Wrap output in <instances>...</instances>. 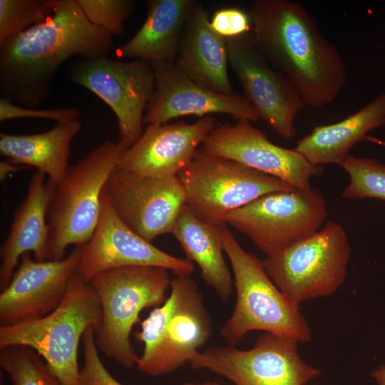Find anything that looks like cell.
Masks as SVG:
<instances>
[{
  "label": "cell",
  "instance_id": "cell-7",
  "mask_svg": "<svg viewBox=\"0 0 385 385\" xmlns=\"http://www.w3.org/2000/svg\"><path fill=\"white\" fill-rule=\"evenodd\" d=\"M168 270L153 266H127L93 276L90 283L101 309L95 331L98 349L121 366L137 365L130 333L142 310L160 306L166 299L171 279Z\"/></svg>",
  "mask_w": 385,
  "mask_h": 385
},
{
  "label": "cell",
  "instance_id": "cell-10",
  "mask_svg": "<svg viewBox=\"0 0 385 385\" xmlns=\"http://www.w3.org/2000/svg\"><path fill=\"white\" fill-rule=\"evenodd\" d=\"M327 216L324 197L311 186L262 195L230 212L225 221L269 256L316 233Z\"/></svg>",
  "mask_w": 385,
  "mask_h": 385
},
{
  "label": "cell",
  "instance_id": "cell-27",
  "mask_svg": "<svg viewBox=\"0 0 385 385\" xmlns=\"http://www.w3.org/2000/svg\"><path fill=\"white\" fill-rule=\"evenodd\" d=\"M350 181L342 197L347 199L374 198L385 200V165L374 158L347 155L339 164Z\"/></svg>",
  "mask_w": 385,
  "mask_h": 385
},
{
  "label": "cell",
  "instance_id": "cell-1",
  "mask_svg": "<svg viewBox=\"0 0 385 385\" xmlns=\"http://www.w3.org/2000/svg\"><path fill=\"white\" fill-rule=\"evenodd\" d=\"M53 13L0 45L2 98L27 108L49 93L57 68L68 58L106 56L113 35L91 23L76 0H53Z\"/></svg>",
  "mask_w": 385,
  "mask_h": 385
},
{
  "label": "cell",
  "instance_id": "cell-34",
  "mask_svg": "<svg viewBox=\"0 0 385 385\" xmlns=\"http://www.w3.org/2000/svg\"><path fill=\"white\" fill-rule=\"evenodd\" d=\"M371 376L378 385H385V365H381L379 368L373 370L371 372Z\"/></svg>",
  "mask_w": 385,
  "mask_h": 385
},
{
  "label": "cell",
  "instance_id": "cell-21",
  "mask_svg": "<svg viewBox=\"0 0 385 385\" xmlns=\"http://www.w3.org/2000/svg\"><path fill=\"white\" fill-rule=\"evenodd\" d=\"M174 63L202 86L225 95L235 93L227 72L226 40L211 27L206 9L199 3L184 26Z\"/></svg>",
  "mask_w": 385,
  "mask_h": 385
},
{
  "label": "cell",
  "instance_id": "cell-15",
  "mask_svg": "<svg viewBox=\"0 0 385 385\" xmlns=\"http://www.w3.org/2000/svg\"><path fill=\"white\" fill-rule=\"evenodd\" d=\"M106 190L120 219L148 242L171 234L186 205L185 192L178 176H142L115 168Z\"/></svg>",
  "mask_w": 385,
  "mask_h": 385
},
{
  "label": "cell",
  "instance_id": "cell-24",
  "mask_svg": "<svg viewBox=\"0 0 385 385\" xmlns=\"http://www.w3.org/2000/svg\"><path fill=\"white\" fill-rule=\"evenodd\" d=\"M222 227L203 221L185 205L171 234L187 259L198 266L205 283L227 302L232 292L233 279L224 257Z\"/></svg>",
  "mask_w": 385,
  "mask_h": 385
},
{
  "label": "cell",
  "instance_id": "cell-22",
  "mask_svg": "<svg viewBox=\"0 0 385 385\" xmlns=\"http://www.w3.org/2000/svg\"><path fill=\"white\" fill-rule=\"evenodd\" d=\"M194 0H150L146 18L134 36L118 48L122 58L174 63Z\"/></svg>",
  "mask_w": 385,
  "mask_h": 385
},
{
  "label": "cell",
  "instance_id": "cell-9",
  "mask_svg": "<svg viewBox=\"0 0 385 385\" xmlns=\"http://www.w3.org/2000/svg\"><path fill=\"white\" fill-rule=\"evenodd\" d=\"M350 252L343 227L329 221L312 236L263 261L275 285L299 304L337 291L346 277Z\"/></svg>",
  "mask_w": 385,
  "mask_h": 385
},
{
  "label": "cell",
  "instance_id": "cell-31",
  "mask_svg": "<svg viewBox=\"0 0 385 385\" xmlns=\"http://www.w3.org/2000/svg\"><path fill=\"white\" fill-rule=\"evenodd\" d=\"M210 21L213 30L225 38L239 36L252 30L248 12L239 6L215 10Z\"/></svg>",
  "mask_w": 385,
  "mask_h": 385
},
{
  "label": "cell",
  "instance_id": "cell-4",
  "mask_svg": "<svg viewBox=\"0 0 385 385\" xmlns=\"http://www.w3.org/2000/svg\"><path fill=\"white\" fill-rule=\"evenodd\" d=\"M101 309L89 281L78 274L71 278L57 307L47 315L11 326H0V349L23 345L36 351L61 385H81L78 362L85 332L98 329Z\"/></svg>",
  "mask_w": 385,
  "mask_h": 385
},
{
  "label": "cell",
  "instance_id": "cell-29",
  "mask_svg": "<svg viewBox=\"0 0 385 385\" xmlns=\"http://www.w3.org/2000/svg\"><path fill=\"white\" fill-rule=\"evenodd\" d=\"M88 21L113 34L123 31L124 21L132 14L133 0H76Z\"/></svg>",
  "mask_w": 385,
  "mask_h": 385
},
{
  "label": "cell",
  "instance_id": "cell-6",
  "mask_svg": "<svg viewBox=\"0 0 385 385\" xmlns=\"http://www.w3.org/2000/svg\"><path fill=\"white\" fill-rule=\"evenodd\" d=\"M130 146L106 141L68 166L54 183L47 211V260L63 258L66 248L86 244L92 237L101 210V195L109 177Z\"/></svg>",
  "mask_w": 385,
  "mask_h": 385
},
{
  "label": "cell",
  "instance_id": "cell-36",
  "mask_svg": "<svg viewBox=\"0 0 385 385\" xmlns=\"http://www.w3.org/2000/svg\"><path fill=\"white\" fill-rule=\"evenodd\" d=\"M381 143H383V144L385 145V143H384L381 142Z\"/></svg>",
  "mask_w": 385,
  "mask_h": 385
},
{
  "label": "cell",
  "instance_id": "cell-20",
  "mask_svg": "<svg viewBox=\"0 0 385 385\" xmlns=\"http://www.w3.org/2000/svg\"><path fill=\"white\" fill-rule=\"evenodd\" d=\"M54 183L37 170L26 196L16 208L9 232L0 247V289L9 284L19 259L32 252L38 261L47 260V211Z\"/></svg>",
  "mask_w": 385,
  "mask_h": 385
},
{
  "label": "cell",
  "instance_id": "cell-28",
  "mask_svg": "<svg viewBox=\"0 0 385 385\" xmlns=\"http://www.w3.org/2000/svg\"><path fill=\"white\" fill-rule=\"evenodd\" d=\"M53 0H0V45L53 13Z\"/></svg>",
  "mask_w": 385,
  "mask_h": 385
},
{
  "label": "cell",
  "instance_id": "cell-32",
  "mask_svg": "<svg viewBox=\"0 0 385 385\" xmlns=\"http://www.w3.org/2000/svg\"><path fill=\"white\" fill-rule=\"evenodd\" d=\"M80 112L73 108L39 109L27 108L14 104L10 100L1 97L0 98V120L14 118H44L64 122L76 119Z\"/></svg>",
  "mask_w": 385,
  "mask_h": 385
},
{
  "label": "cell",
  "instance_id": "cell-35",
  "mask_svg": "<svg viewBox=\"0 0 385 385\" xmlns=\"http://www.w3.org/2000/svg\"><path fill=\"white\" fill-rule=\"evenodd\" d=\"M183 385H222L217 381H205V382H185Z\"/></svg>",
  "mask_w": 385,
  "mask_h": 385
},
{
  "label": "cell",
  "instance_id": "cell-19",
  "mask_svg": "<svg viewBox=\"0 0 385 385\" xmlns=\"http://www.w3.org/2000/svg\"><path fill=\"white\" fill-rule=\"evenodd\" d=\"M215 126L210 115L192 123L150 124L125 152L116 169L142 176H177Z\"/></svg>",
  "mask_w": 385,
  "mask_h": 385
},
{
  "label": "cell",
  "instance_id": "cell-2",
  "mask_svg": "<svg viewBox=\"0 0 385 385\" xmlns=\"http://www.w3.org/2000/svg\"><path fill=\"white\" fill-rule=\"evenodd\" d=\"M247 12L257 43L304 105L320 108L337 98L346 83L344 62L305 8L288 0H256Z\"/></svg>",
  "mask_w": 385,
  "mask_h": 385
},
{
  "label": "cell",
  "instance_id": "cell-18",
  "mask_svg": "<svg viewBox=\"0 0 385 385\" xmlns=\"http://www.w3.org/2000/svg\"><path fill=\"white\" fill-rule=\"evenodd\" d=\"M155 75V90L143 116V124H163L180 116L202 118L223 113L254 121L259 115L246 98L225 95L194 82L174 63L150 62Z\"/></svg>",
  "mask_w": 385,
  "mask_h": 385
},
{
  "label": "cell",
  "instance_id": "cell-13",
  "mask_svg": "<svg viewBox=\"0 0 385 385\" xmlns=\"http://www.w3.org/2000/svg\"><path fill=\"white\" fill-rule=\"evenodd\" d=\"M229 66L240 81L243 96L282 138L297 135L294 120L304 103L290 81L267 60L252 30L225 38Z\"/></svg>",
  "mask_w": 385,
  "mask_h": 385
},
{
  "label": "cell",
  "instance_id": "cell-33",
  "mask_svg": "<svg viewBox=\"0 0 385 385\" xmlns=\"http://www.w3.org/2000/svg\"><path fill=\"white\" fill-rule=\"evenodd\" d=\"M24 168V166L16 165L9 160L7 161H1L0 163V177L2 180L6 178V176L13 172L18 170Z\"/></svg>",
  "mask_w": 385,
  "mask_h": 385
},
{
  "label": "cell",
  "instance_id": "cell-17",
  "mask_svg": "<svg viewBox=\"0 0 385 385\" xmlns=\"http://www.w3.org/2000/svg\"><path fill=\"white\" fill-rule=\"evenodd\" d=\"M80 245L57 260L38 261L24 254L12 277L0 294L1 326H11L41 318L63 299L76 273Z\"/></svg>",
  "mask_w": 385,
  "mask_h": 385
},
{
  "label": "cell",
  "instance_id": "cell-30",
  "mask_svg": "<svg viewBox=\"0 0 385 385\" xmlns=\"http://www.w3.org/2000/svg\"><path fill=\"white\" fill-rule=\"evenodd\" d=\"M82 342L84 361L80 373L81 385H123L109 373L102 362L93 327L85 332Z\"/></svg>",
  "mask_w": 385,
  "mask_h": 385
},
{
  "label": "cell",
  "instance_id": "cell-11",
  "mask_svg": "<svg viewBox=\"0 0 385 385\" xmlns=\"http://www.w3.org/2000/svg\"><path fill=\"white\" fill-rule=\"evenodd\" d=\"M298 343L265 332L250 349L212 346L197 352L189 364L192 369L209 371L235 385H306L321 371L301 359Z\"/></svg>",
  "mask_w": 385,
  "mask_h": 385
},
{
  "label": "cell",
  "instance_id": "cell-23",
  "mask_svg": "<svg viewBox=\"0 0 385 385\" xmlns=\"http://www.w3.org/2000/svg\"><path fill=\"white\" fill-rule=\"evenodd\" d=\"M384 124L385 93H382L339 122L314 127L294 149L313 165H339L357 143Z\"/></svg>",
  "mask_w": 385,
  "mask_h": 385
},
{
  "label": "cell",
  "instance_id": "cell-16",
  "mask_svg": "<svg viewBox=\"0 0 385 385\" xmlns=\"http://www.w3.org/2000/svg\"><path fill=\"white\" fill-rule=\"evenodd\" d=\"M202 144L207 153L233 160L296 189L310 188V179L324 172L322 165L312 164L294 149L272 143L247 120L215 126Z\"/></svg>",
  "mask_w": 385,
  "mask_h": 385
},
{
  "label": "cell",
  "instance_id": "cell-14",
  "mask_svg": "<svg viewBox=\"0 0 385 385\" xmlns=\"http://www.w3.org/2000/svg\"><path fill=\"white\" fill-rule=\"evenodd\" d=\"M76 273L89 281L107 270L127 266L165 268L176 276H191L195 264L170 255L130 230L118 216L106 187L101 195V210L91 238L80 245Z\"/></svg>",
  "mask_w": 385,
  "mask_h": 385
},
{
  "label": "cell",
  "instance_id": "cell-25",
  "mask_svg": "<svg viewBox=\"0 0 385 385\" xmlns=\"http://www.w3.org/2000/svg\"><path fill=\"white\" fill-rule=\"evenodd\" d=\"M81 129L76 119L57 123L51 129L26 135L0 133V153L21 166H33L58 183L68 168L71 144Z\"/></svg>",
  "mask_w": 385,
  "mask_h": 385
},
{
  "label": "cell",
  "instance_id": "cell-3",
  "mask_svg": "<svg viewBox=\"0 0 385 385\" xmlns=\"http://www.w3.org/2000/svg\"><path fill=\"white\" fill-rule=\"evenodd\" d=\"M222 238L236 292L234 309L220 329L222 339L236 346L249 332L263 331L310 342V328L299 304L275 285L264 261L243 249L227 225L222 227Z\"/></svg>",
  "mask_w": 385,
  "mask_h": 385
},
{
  "label": "cell",
  "instance_id": "cell-5",
  "mask_svg": "<svg viewBox=\"0 0 385 385\" xmlns=\"http://www.w3.org/2000/svg\"><path fill=\"white\" fill-rule=\"evenodd\" d=\"M211 334V320L198 285L191 276L175 275L169 296L135 333L144 346L136 366L151 376L173 372L190 363Z\"/></svg>",
  "mask_w": 385,
  "mask_h": 385
},
{
  "label": "cell",
  "instance_id": "cell-26",
  "mask_svg": "<svg viewBox=\"0 0 385 385\" xmlns=\"http://www.w3.org/2000/svg\"><path fill=\"white\" fill-rule=\"evenodd\" d=\"M0 366L13 385H61L43 359L26 346L0 349Z\"/></svg>",
  "mask_w": 385,
  "mask_h": 385
},
{
  "label": "cell",
  "instance_id": "cell-8",
  "mask_svg": "<svg viewBox=\"0 0 385 385\" xmlns=\"http://www.w3.org/2000/svg\"><path fill=\"white\" fill-rule=\"evenodd\" d=\"M186 205L210 224L227 225V215L255 199L294 189L288 183L238 162L197 150L178 174Z\"/></svg>",
  "mask_w": 385,
  "mask_h": 385
},
{
  "label": "cell",
  "instance_id": "cell-12",
  "mask_svg": "<svg viewBox=\"0 0 385 385\" xmlns=\"http://www.w3.org/2000/svg\"><path fill=\"white\" fill-rule=\"evenodd\" d=\"M71 80L93 92L114 112L120 140L133 145L143 134L144 111L156 86L150 63L106 56L81 58L69 71Z\"/></svg>",
  "mask_w": 385,
  "mask_h": 385
}]
</instances>
